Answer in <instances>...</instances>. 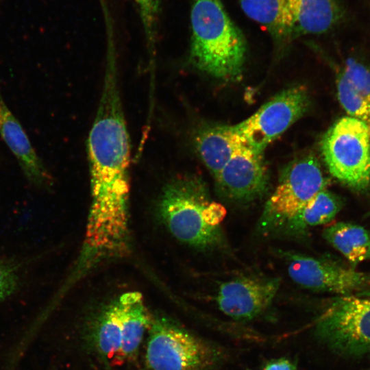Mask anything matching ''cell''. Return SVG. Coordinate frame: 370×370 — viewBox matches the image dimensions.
Returning <instances> with one entry per match:
<instances>
[{
	"label": "cell",
	"mask_w": 370,
	"mask_h": 370,
	"mask_svg": "<svg viewBox=\"0 0 370 370\" xmlns=\"http://www.w3.org/2000/svg\"><path fill=\"white\" fill-rule=\"evenodd\" d=\"M93 340L99 353L105 358L119 360L122 337L117 299L108 306L99 317L94 328Z\"/></svg>",
	"instance_id": "obj_19"
},
{
	"label": "cell",
	"mask_w": 370,
	"mask_h": 370,
	"mask_svg": "<svg viewBox=\"0 0 370 370\" xmlns=\"http://www.w3.org/2000/svg\"><path fill=\"white\" fill-rule=\"evenodd\" d=\"M310 104V97L306 88L301 86L289 87L234 127L249 147L263 153L268 144L307 112Z\"/></svg>",
	"instance_id": "obj_8"
},
{
	"label": "cell",
	"mask_w": 370,
	"mask_h": 370,
	"mask_svg": "<svg viewBox=\"0 0 370 370\" xmlns=\"http://www.w3.org/2000/svg\"><path fill=\"white\" fill-rule=\"evenodd\" d=\"M337 94L342 107L349 116L370 126V103L356 93L341 71L337 79Z\"/></svg>",
	"instance_id": "obj_20"
},
{
	"label": "cell",
	"mask_w": 370,
	"mask_h": 370,
	"mask_svg": "<svg viewBox=\"0 0 370 370\" xmlns=\"http://www.w3.org/2000/svg\"><path fill=\"white\" fill-rule=\"evenodd\" d=\"M160 219L180 241L201 249L226 246L221 223L224 206L214 201L201 178L183 175L171 180L160 196Z\"/></svg>",
	"instance_id": "obj_2"
},
{
	"label": "cell",
	"mask_w": 370,
	"mask_h": 370,
	"mask_svg": "<svg viewBox=\"0 0 370 370\" xmlns=\"http://www.w3.org/2000/svg\"><path fill=\"white\" fill-rule=\"evenodd\" d=\"M369 297H370V295H369Z\"/></svg>",
	"instance_id": "obj_26"
},
{
	"label": "cell",
	"mask_w": 370,
	"mask_h": 370,
	"mask_svg": "<svg viewBox=\"0 0 370 370\" xmlns=\"http://www.w3.org/2000/svg\"><path fill=\"white\" fill-rule=\"evenodd\" d=\"M117 69L115 53H108L101 94L87 143L90 188L104 195L130 187V140Z\"/></svg>",
	"instance_id": "obj_1"
},
{
	"label": "cell",
	"mask_w": 370,
	"mask_h": 370,
	"mask_svg": "<svg viewBox=\"0 0 370 370\" xmlns=\"http://www.w3.org/2000/svg\"><path fill=\"white\" fill-rule=\"evenodd\" d=\"M286 260L290 278L304 288L343 296L369 297L370 294V273L298 254H288Z\"/></svg>",
	"instance_id": "obj_9"
},
{
	"label": "cell",
	"mask_w": 370,
	"mask_h": 370,
	"mask_svg": "<svg viewBox=\"0 0 370 370\" xmlns=\"http://www.w3.org/2000/svg\"><path fill=\"white\" fill-rule=\"evenodd\" d=\"M189 59L198 70L215 78H241L247 45L221 0H191Z\"/></svg>",
	"instance_id": "obj_3"
},
{
	"label": "cell",
	"mask_w": 370,
	"mask_h": 370,
	"mask_svg": "<svg viewBox=\"0 0 370 370\" xmlns=\"http://www.w3.org/2000/svg\"><path fill=\"white\" fill-rule=\"evenodd\" d=\"M23 265L17 260L0 258V301L15 293L21 283Z\"/></svg>",
	"instance_id": "obj_22"
},
{
	"label": "cell",
	"mask_w": 370,
	"mask_h": 370,
	"mask_svg": "<svg viewBox=\"0 0 370 370\" xmlns=\"http://www.w3.org/2000/svg\"><path fill=\"white\" fill-rule=\"evenodd\" d=\"M121 324V349L119 360L131 358L137 352L152 319L138 292H127L118 299Z\"/></svg>",
	"instance_id": "obj_15"
},
{
	"label": "cell",
	"mask_w": 370,
	"mask_h": 370,
	"mask_svg": "<svg viewBox=\"0 0 370 370\" xmlns=\"http://www.w3.org/2000/svg\"><path fill=\"white\" fill-rule=\"evenodd\" d=\"M328 183L314 156L308 155L289 162L265 204L259 221L260 230L267 234L282 231Z\"/></svg>",
	"instance_id": "obj_6"
},
{
	"label": "cell",
	"mask_w": 370,
	"mask_h": 370,
	"mask_svg": "<svg viewBox=\"0 0 370 370\" xmlns=\"http://www.w3.org/2000/svg\"><path fill=\"white\" fill-rule=\"evenodd\" d=\"M193 140L199 156L214 178L233 154L247 145L234 125H204Z\"/></svg>",
	"instance_id": "obj_13"
},
{
	"label": "cell",
	"mask_w": 370,
	"mask_h": 370,
	"mask_svg": "<svg viewBox=\"0 0 370 370\" xmlns=\"http://www.w3.org/2000/svg\"><path fill=\"white\" fill-rule=\"evenodd\" d=\"M324 162L340 182L356 192L370 187V126L351 116L338 119L321 143Z\"/></svg>",
	"instance_id": "obj_4"
},
{
	"label": "cell",
	"mask_w": 370,
	"mask_h": 370,
	"mask_svg": "<svg viewBox=\"0 0 370 370\" xmlns=\"http://www.w3.org/2000/svg\"><path fill=\"white\" fill-rule=\"evenodd\" d=\"M343 206V199L326 188L319 191L282 229L291 234H301L310 227L332 221Z\"/></svg>",
	"instance_id": "obj_18"
},
{
	"label": "cell",
	"mask_w": 370,
	"mask_h": 370,
	"mask_svg": "<svg viewBox=\"0 0 370 370\" xmlns=\"http://www.w3.org/2000/svg\"><path fill=\"white\" fill-rule=\"evenodd\" d=\"M264 370H297L295 365L286 358H279L270 361Z\"/></svg>",
	"instance_id": "obj_24"
},
{
	"label": "cell",
	"mask_w": 370,
	"mask_h": 370,
	"mask_svg": "<svg viewBox=\"0 0 370 370\" xmlns=\"http://www.w3.org/2000/svg\"><path fill=\"white\" fill-rule=\"evenodd\" d=\"M294 21L293 38L328 32L343 18L338 0H286Z\"/></svg>",
	"instance_id": "obj_14"
},
{
	"label": "cell",
	"mask_w": 370,
	"mask_h": 370,
	"mask_svg": "<svg viewBox=\"0 0 370 370\" xmlns=\"http://www.w3.org/2000/svg\"><path fill=\"white\" fill-rule=\"evenodd\" d=\"M262 153L247 145L238 149L214 178L221 194L240 204L260 198L268 186Z\"/></svg>",
	"instance_id": "obj_10"
},
{
	"label": "cell",
	"mask_w": 370,
	"mask_h": 370,
	"mask_svg": "<svg viewBox=\"0 0 370 370\" xmlns=\"http://www.w3.org/2000/svg\"><path fill=\"white\" fill-rule=\"evenodd\" d=\"M278 278L242 277L222 283L216 296L219 310L240 321L252 319L267 310L279 287Z\"/></svg>",
	"instance_id": "obj_11"
},
{
	"label": "cell",
	"mask_w": 370,
	"mask_h": 370,
	"mask_svg": "<svg viewBox=\"0 0 370 370\" xmlns=\"http://www.w3.org/2000/svg\"><path fill=\"white\" fill-rule=\"evenodd\" d=\"M137 5L147 38L149 53L155 47L160 0H134Z\"/></svg>",
	"instance_id": "obj_23"
},
{
	"label": "cell",
	"mask_w": 370,
	"mask_h": 370,
	"mask_svg": "<svg viewBox=\"0 0 370 370\" xmlns=\"http://www.w3.org/2000/svg\"><path fill=\"white\" fill-rule=\"evenodd\" d=\"M341 73L356 93L370 103V66L351 58L346 60Z\"/></svg>",
	"instance_id": "obj_21"
},
{
	"label": "cell",
	"mask_w": 370,
	"mask_h": 370,
	"mask_svg": "<svg viewBox=\"0 0 370 370\" xmlns=\"http://www.w3.org/2000/svg\"><path fill=\"white\" fill-rule=\"evenodd\" d=\"M370 217V210H369L365 215V217Z\"/></svg>",
	"instance_id": "obj_25"
},
{
	"label": "cell",
	"mask_w": 370,
	"mask_h": 370,
	"mask_svg": "<svg viewBox=\"0 0 370 370\" xmlns=\"http://www.w3.org/2000/svg\"><path fill=\"white\" fill-rule=\"evenodd\" d=\"M146 362L151 370H208L214 351L202 341L166 318L152 319Z\"/></svg>",
	"instance_id": "obj_7"
},
{
	"label": "cell",
	"mask_w": 370,
	"mask_h": 370,
	"mask_svg": "<svg viewBox=\"0 0 370 370\" xmlns=\"http://www.w3.org/2000/svg\"><path fill=\"white\" fill-rule=\"evenodd\" d=\"M0 136L16 158L27 180L37 188H49L52 185L51 176L20 122L1 97Z\"/></svg>",
	"instance_id": "obj_12"
},
{
	"label": "cell",
	"mask_w": 370,
	"mask_h": 370,
	"mask_svg": "<svg viewBox=\"0 0 370 370\" xmlns=\"http://www.w3.org/2000/svg\"><path fill=\"white\" fill-rule=\"evenodd\" d=\"M243 11L278 42L293 38L294 21L286 0H238Z\"/></svg>",
	"instance_id": "obj_16"
},
{
	"label": "cell",
	"mask_w": 370,
	"mask_h": 370,
	"mask_svg": "<svg viewBox=\"0 0 370 370\" xmlns=\"http://www.w3.org/2000/svg\"><path fill=\"white\" fill-rule=\"evenodd\" d=\"M314 333L332 352L344 358L370 356V297L340 295L318 317Z\"/></svg>",
	"instance_id": "obj_5"
},
{
	"label": "cell",
	"mask_w": 370,
	"mask_h": 370,
	"mask_svg": "<svg viewBox=\"0 0 370 370\" xmlns=\"http://www.w3.org/2000/svg\"><path fill=\"white\" fill-rule=\"evenodd\" d=\"M323 238L354 268L370 260V229L347 222H338L324 229Z\"/></svg>",
	"instance_id": "obj_17"
}]
</instances>
